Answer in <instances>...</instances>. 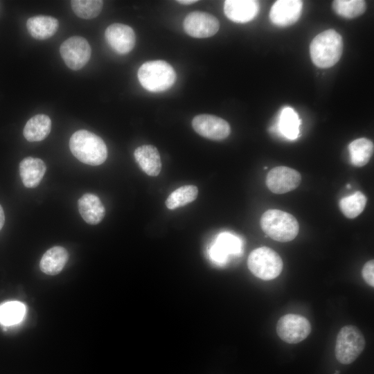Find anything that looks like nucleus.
Returning a JSON list of instances; mask_svg holds the SVG:
<instances>
[{
	"label": "nucleus",
	"instance_id": "29",
	"mask_svg": "<svg viewBox=\"0 0 374 374\" xmlns=\"http://www.w3.org/2000/svg\"><path fill=\"white\" fill-rule=\"evenodd\" d=\"M362 275L365 282L370 286L374 287V261L366 262L362 270Z\"/></svg>",
	"mask_w": 374,
	"mask_h": 374
},
{
	"label": "nucleus",
	"instance_id": "23",
	"mask_svg": "<svg viewBox=\"0 0 374 374\" xmlns=\"http://www.w3.org/2000/svg\"><path fill=\"white\" fill-rule=\"evenodd\" d=\"M300 119L294 109L284 107L279 116L278 127L281 134L288 139L294 140L299 134Z\"/></svg>",
	"mask_w": 374,
	"mask_h": 374
},
{
	"label": "nucleus",
	"instance_id": "17",
	"mask_svg": "<svg viewBox=\"0 0 374 374\" xmlns=\"http://www.w3.org/2000/svg\"><path fill=\"white\" fill-rule=\"evenodd\" d=\"M134 156L141 169L148 175L155 177L160 173L161 161L159 152L155 146H139L134 150Z\"/></svg>",
	"mask_w": 374,
	"mask_h": 374
},
{
	"label": "nucleus",
	"instance_id": "1",
	"mask_svg": "<svg viewBox=\"0 0 374 374\" xmlns=\"http://www.w3.org/2000/svg\"><path fill=\"white\" fill-rule=\"evenodd\" d=\"M69 148L73 156L85 164L98 166L107 157V148L104 141L86 130H78L72 134Z\"/></svg>",
	"mask_w": 374,
	"mask_h": 374
},
{
	"label": "nucleus",
	"instance_id": "18",
	"mask_svg": "<svg viewBox=\"0 0 374 374\" xmlns=\"http://www.w3.org/2000/svg\"><path fill=\"white\" fill-rule=\"evenodd\" d=\"M46 166L39 158L28 157L19 163V174L24 185L26 188H35L42 181Z\"/></svg>",
	"mask_w": 374,
	"mask_h": 374
},
{
	"label": "nucleus",
	"instance_id": "28",
	"mask_svg": "<svg viewBox=\"0 0 374 374\" xmlns=\"http://www.w3.org/2000/svg\"><path fill=\"white\" fill-rule=\"evenodd\" d=\"M71 6L75 14L82 19L96 17L101 12L103 1L100 0H73Z\"/></svg>",
	"mask_w": 374,
	"mask_h": 374
},
{
	"label": "nucleus",
	"instance_id": "24",
	"mask_svg": "<svg viewBox=\"0 0 374 374\" xmlns=\"http://www.w3.org/2000/svg\"><path fill=\"white\" fill-rule=\"evenodd\" d=\"M26 306L17 301L6 302L0 305V323L10 326L20 323L24 317Z\"/></svg>",
	"mask_w": 374,
	"mask_h": 374
},
{
	"label": "nucleus",
	"instance_id": "20",
	"mask_svg": "<svg viewBox=\"0 0 374 374\" xmlns=\"http://www.w3.org/2000/svg\"><path fill=\"white\" fill-rule=\"evenodd\" d=\"M69 259L68 251L62 247L55 246L47 250L42 257L39 267L47 275L59 274Z\"/></svg>",
	"mask_w": 374,
	"mask_h": 374
},
{
	"label": "nucleus",
	"instance_id": "30",
	"mask_svg": "<svg viewBox=\"0 0 374 374\" xmlns=\"http://www.w3.org/2000/svg\"><path fill=\"white\" fill-rule=\"evenodd\" d=\"M5 222V215L2 206L0 205V230L2 229Z\"/></svg>",
	"mask_w": 374,
	"mask_h": 374
},
{
	"label": "nucleus",
	"instance_id": "9",
	"mask_svg": "<svg viewBox=\"0 0 374 374\" xmlns=\"http://www.w3.org/2000/svg\"><path fill=\"white\" fill-rule=\"evenodd\" d=\"M183 27L185 32L193 37L206 38L217 33L220 28V22L211 14L195 11L186 17Z\"/></svg>",
	"mask_w": 374,
	"mask_h": 374
},
{
	"label": "nucleus",
	"instance_id": "19",
	"mask_svg": "<svg viewBox=\"0 0 374 374\" xmlns=\"http://www.w3.org/2000/svg\"><path fill=\"white\" fill-rule=\"evenodd\" d=\"M59 22L51 16L37 15L29 18L26 28L29 34L37 39H46L57 32Z\"/></svg>",
	"mask_w": 374,
	"mask_h": 374
},
{
	"label": "nucleus",
	"instance_id": "31",
	"mask_svg": "<svg viewBox=\"0 0 374 374\" xmlns=\"http://www.w3.org/2000/svg\"><path fill=\"white\" fill-rule=\"evenodd\" d=\"M177 2L181 4H184V5H190V4L197 2V0H179V1H177Z\"/></svg>",
	"mask_w": 374,
	"mask_h": 374
},
{
	"label": "nucleus",
	"instance_id": "2",
	"mask_svg": "<svg viewBox=\"0 0 374 374\" xmlns=\"http://www.w3.org/2000/svg\"><path fill=\"white\" fill-rule=\"evenodd\" d=\"M343 48L341 35L334 29H328L317 35L311 42L310 57L317 67L330 68L340 60Z\"/></svg>",
	"mask_w": 374,
	"mask_h": 374
},
{
	"label": "nucleus",
	"instance_id": "26",
	"mask_svg": "<svg viewBox=\"0 0 374 374\" xmlns=\"http://www.w3.org/2000/svg\"><path fill=\"white\" fill-rule=\"evenodd\" d=\"M366 202V195L360 191H357L351 195L341 199L339 206L346 217L353 219L362 213Z\"/></svg>",
	"mask_w": 374,
	"mask_h": 374
},
{
	"label": "nucleus",
	"instance_id": "27",
	"mask_svg": "<svg viewBox=\"0 0 374 374\" xmlns=\"http://www.w3.org/2000/svg\"><path fill=\"white\" fill-rule=\"evenodd\" d=\"M332 9L342 17L353 19L364 13L366 3L363 0H335L332 2Z\"/></svg>",
	"mask_w": 374,
	"mask_h": 374
},
{
	"label": "nucleus",
	"instance_id": "6",
	"mask_svg": "<svg viewBox=\"0 0 374 374\" xmlns=\"http://www.w3.org/2000/svg\"><path fill=\"white\" fill-rule=\"evenodd\" d=\"M366 345L362 332L355 326L348 325L339 330L335 344V357L343 364L353 362L364 350Z\"/></svg>",
	"mask_w": 374,
	"mask_h": 374
},
{
	"label": "nucleus",
	"instance_id": "25",
	"mask_svg": "<svg viewBox=\"0 0 374 374\" xmlns=\"http://www.w3.org/2000/svg\"><path fill=\"white\" fill-rule=\"evenodd\" d=\"M198 189L194 185H186L174 190L168 197L166 205L168 208L174 210L193 202L197 197Z\"/></svg>",
	"mask_w": 374,
	"mask_h": 374
},
{
	"label": "nucleus",
	"instance_id": "13",
	"mask_svg": "<svg viewBox=\"0 0 374 374\" xmlns=\"http://www.w3.org/2000/svg\"><path fill=\"white\" fill-rule=\"evenodd\" d=\"M302 8L303 1L300 0L276 1L270 9V21L280 27L290 26L301 17Z\"/></svg>",
	"mask_w": 374,
	"mask_h": 374
},
{
	"label": "nucleus",
	"instance_id": "4",
	"mask_svg": "<svg viewBox=\"0 0 374 374\" xmlns=\"http://www.w3.org/2000/svg\"><path fill=\"white\" fill-rule=\"evenodd\" d=\"M137 77L141 86L151 92H161L175 83L176 73L164 60H152L143 63L138 70Z\"/></svg>",
	"mask_w": 374,
	"mask_h": 374
},
{
	"label": "nucleus",
	"instance_id": "15",
	"mask_svg": "<svg viewBox=\"0 0 374 374\" xmlns=\"http://www.w3.org/2000/svg\"><path fill=\"white\" fill-rule=\"evenodd\" d=\"M260 11V3L255 0H226L224 12L227 18L235 23L253 20Z\"/></svg>",
	"mask_w": 374,
	"mask_h": 374
},
{
	"label": "nucleus",
	"instance_id": "5",
	"mask_svg": "<svg viewBox=\"0 0 374 374\" xmlns=\"http://www.w3.org/2000/svg\"><path fill=\"white\" fill-rule=\"evenodd\" d=\"M250 271L256 277L269 280L281 273L283 262L280 256L272 249L261 247L253 250L247 260Z\"/></svg>",
	"mask_w": 374,
	"mask_h": 374
},
{
	"label": "nucleus",
	"instance_id": "16",
	"mask_svg": "<svg viewBox=\"0 0 374 374\" xmlns=\"http://www.w3.org/2000/svg\"><path fill=\"white\" fill-rule=\"evenodd\" d=\"M78 206L80 215L89 224H97L105 217V206L100 198L94 194L83 195L78 201Z\"/></svg>",
	"mask_w": 374,
	"mask_h": 374
},
{
	"label": "nucleus",
	"instance_id": "32",
	"mask_svg": "<svg viewBox=\"0 0 374 374\" xmlns=\"http://www.w3.org/2000/svg\"><path fill=\"white\" fill-rule=\"evenodd\" d=\"M347 188H350V184H348V185H347Z\"/></svg>",
	"mask_w": 374,
	"mask_h": 374
},
{
	"label": "nucleus",
	"instance_id": "10",
	"mask_svg": "<svg viewBox=\"0 0 374 374\" xmlns=\"http://www.w3.org/2000/svg\"><path fill=\"white\" fill-rule=\"evenodd\" d=\"M194 130L203 137L220 141L229 136L231 127L227 121L211 114H199L192 121Z\"/></svg>",
	"mask_w": 374,
	"mask_h": 374
},
{
	"label": "nucleus",
	"instance_id": "3",
	"mask_svg": "<svg viewBox=\"0 0 374 374\" xmlns=\"http://www.w3.org/2000/svg\"><path fill=\"white\" fill-rule=\"evenodd\" d=\"M260 226L271 239L281 242L294 240L299 231L296 217L278 209L266 211L260 218Z\"/></svg>",
	"mask_w": 374,
	"mask_h": 374
},
{
	"label": "nucleus",
	"instance_id": "22",
	"mask_svg": "<svg viewBox=\"0 0 374 374\" xmlns=\"http://www.w3.org/2000/svg\"><path fill=\"white\" fill-rule=\"evenodd\" d=\"M350 162L355 167H362L368 163L373 154V143L367 138H359L348 145Z\"/></svg>",
	"mask_w": 374,
	"mask_h": 374
},
{
	"label": "nucleus",
	"instance_id": "8",
	"mask_svg": "<svg viewBox=\"0 0 374 374\" xmlns=\"http://www.w3.org/2000/svg\"><path fill=\"white\" fill-rule=\"evenodd\" d=\"M60 53L69 69L79 70L89 60L91 49L86 39L80 36H73L62 42Z\"/></svg>",
	"mask_w": 374,
	"mask_h": 374
},
{
	"label": "nucleus",
	"instance_id": "11",
	"mask_svg": "<svg viewBox=\"0 0 374 374\" xmlns=\"http://www.w3.org/2000/svg\"><path fill=\"white\" fill-rule=\"evenodd\" d=\"M301 180V174L297 170L286 166H277L267 173L266 185L271 192L284 194L296 188Z\"/></svg>",
	"mask_w": 374,
	"mask_h": 374
},
{
	"label": "nucleus",
	"instance_id": "7",
	"mask_svg": "<svg viewBox=\"0 0 374 374\" xmlns=\"http://www.w3.org/2000/svg\"><path fill=\"white\" fill-rule=\"evenodd\" d=\"M278 337L288 344H297L308 337L311 332V324L304 317L287 314L281 317L276 325Z\"/></svg>",
	"mask_w": 374,
	"mask_h": 374
},
{
	"label": "nucleus",
	"instance_id": "14",
	"mask_svg": "<svg viewBox=\"0 0 374 374\" xmlns=\"http://www.w3.org/2000/svg\"><path fill=\"white\" fill-rule=\"evenodd\" d=\"M240 239L229 232L220 233L208 250L210 258L222 265L226 262L229 255H236L241 251Z\"/></svg>",
	"mask_w": 374,
	"mask_h": 374
},
{
	"label": "nucleus",
	"instance_id": "21",
	"mask_svg": "<svg viewBox=\"0 0 374 374\" xmlns=\"http://www.w3.org/2000/svg\"><path fill=\"white\" fill-rule=\"evenodd\" d=\"M51 130V118L46 114H37L27 121L23 134L30 142L40 141L49 134Z\"/></svg>",
	"mask_w": 374,
	"mask_h": 374
},
{
	"label": "nucleus",
	"instance_id": "12",
	"mask_svg": "<svg viewBox=\"0 0 374 374\" xmlns=\"http://www.w3.org/2000/svg\"><path fill=\"white\" fill-rule=\"evenodd\" d=\"M105 37L111 48L119 54L130 53L136 43V35L133 29L123 24L109 25L105 30Z\"/></svg>",
	"mask_w": 374,
	"mask_h": 374
},
{
	"label": "nucleus",
	"instance_id": "33",
	"mask_svg": "<svg viewBox=\"0 0 374 374\" xmlns=\"http://www.w3.org/2000/svg\"><path fill=\"white\" fill-rule=\"evenodd\" d=\"M339 371H337L336 373L335 374H339Z\"/></svg>",
	"mask_w": 374,
	"mask_h": 374
}]
</instances>
